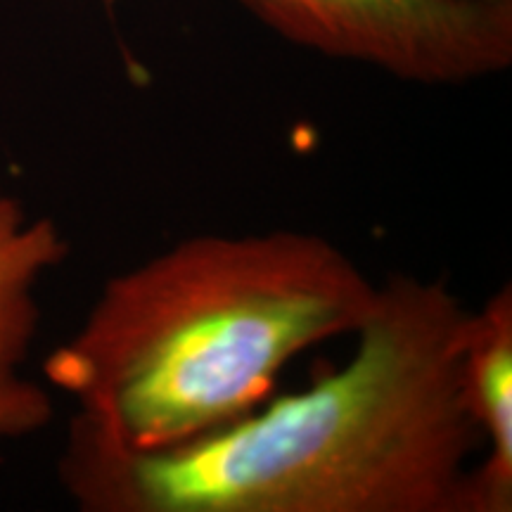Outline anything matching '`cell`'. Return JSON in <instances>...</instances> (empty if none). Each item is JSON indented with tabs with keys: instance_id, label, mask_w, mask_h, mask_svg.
I'll return each mask as SVG.
<instances>
[{
	"instance_id": "1",
	"label": "cell",
	"mask_w": 512,
	"mask_h": 512,
	"mask_svg": "<svg viewBox=\"0 0 512 512\" xmlns=\"http://www.w3.org/2000/svg\"><path fill=\"white\" fill-rule=\"evenodd\" d=\"M470 313L446 280L389 275L344 366L164 451L72 430L62 482L93 512H477Z\"/></svg>"
},
{
	"instance_id": "2",
	"label": "cell",
	"mask_w": 512,
	"mask_h": 512,
	"mask_svg": "<svg viewBox=\"0 0 512 512\" xmlns=\"http://www.w3.org/2000/svg\"><path fill=\"white\" fill-rule=\"evenodd\" d=\"M375 297L318 233L192 235L107 280L46 375L79 403L74 432L164 451L266 403L292 358L354 335Z\"/></svg>"
},
{
	"instance_id": "3",
	"label": "cell",
	"mask_w": 512,
	"mask_h": 512,
	"mask_svg": "<svg viewBox=\"0 0 512 512\" xmlns=\"http://www.w3.org/2000/svg\"><path fill=\"white\" fill-rule=\"evenodd\" d=\"M294 46L422 86L484 79L512 62V0H240Z\"/></svg>"
},
{
	"instance_id": "4",
	"label": "cell",
	"mask_w": 512,
	"mask_h": 512,
	"mask_svg": "<svg viewBox=\"0 0 512 512\" xmlns=\"http://www.w3.org/2000/svg\"><path fill=\"white\" fill-rule=\"evenodd\" d=\"M67 259L50 219H31L0 185V439L34 434L53 418L48 389L24 377L38 328V285Z\"/></svg>"
},
{
	"instance_id": "5",
	"label": "cell",
	"mask_w": 512,
	"mask_h": 512,
	"mask_svg": "<svg viewBox=\"0 0 512 512\" xmlns=\"http://www.w3.org/2000/svg\"><path fill=\"white\" fill-rule=\"evenodd\" d=\"M463 394L482 437L475 467L477 512L512 508V290L503 285L470 313L463 349Z\"/></svg>"
},
{
	"instance_id": "6",
	"label": "cell",
	"mask_w": 512,
	"mask_h": 512,
	"mask_svg": "<svg viewBox=\"0 0 512 512\" xmlns=\"http://www.w3.org/2000/svg\"><path fill=\"white\" fill-rule=\"evenodd\" d=\"M107 3H117V0H107Z\"/></svg>"
}]
</instances>
